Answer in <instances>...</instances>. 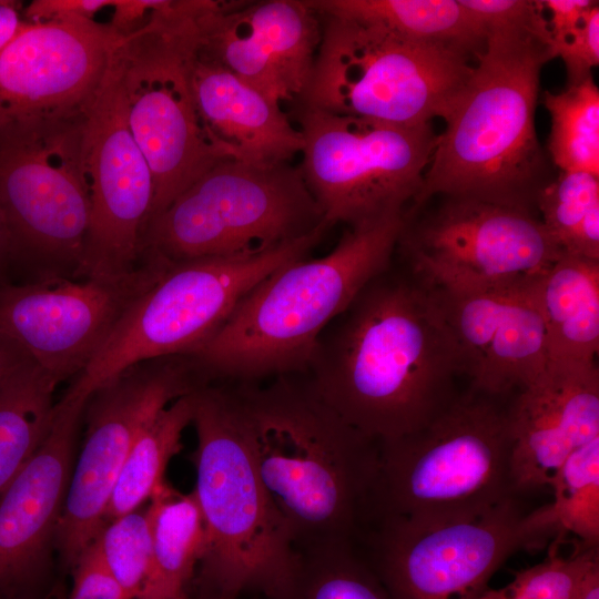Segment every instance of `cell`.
Listing matches in <instances>:
<instances>
[{
	"label": "cell",
	"mask_w": 599,
	"mask_h": 599,
	"mask_svg": "<svg viewBox=\"0 0 599 599\" xmlns=\"http://www.w3.org/2000/svg\"><path fill=\"white\" fill-rule=\"evenodd\" d=\"M263 487L293 549L361 540L379 443L348 424L305 372L232 380Z\"/></svg>",
	"instance_id": "7a4b0ae2"
},
{
	"label": "cell",
	"mask_w": 599,
	"mask_h": 599,
	"mask_svg": "<svg viewBox=\"0 0 599 599\" xmlns=\"http://www.w3.org/2000/svg\"><path fill=\"white\" fill-rule=\"evenodd\" d=\"M263 599H389L356 542L295 550L287 577Z\"/></svg>",
	"instance_id": "83f0119b"
},
{
	"label": "cell",
	"mask_w": 599,
	"mask_h": 599,
	"mask_svg": "<svg viewBox=\"0 0 599 599\" xmlns=\"http://www.w3.org/2000/svg\"><path fill=\"white\" fill-rule=\"evenodd\" d=\"M519 497L474 516L373 522L366 557L389 599H479L512 554L551 536L540 509L528 511Z\"/></svg>",
	"instance_id": "4fadbf2b"
},
{
	"label": "cell",
	"mask_w": 599,
	"mask_h": 599,
	"mask_svg": "<svg viewBox=\"0 0 599 599\" xmlns=\"http://www.w3.org/2000/svg\"><path fill=\"white\" fill-rule=\"evenodd\" d=\"M122 37L83 18L27 21L0 51V131L82 113Z\"/></svg>",
	"instance_id": "ac0fdd59"
},
{
	"label": "cell",
	"mask_w": 599,
	"mask_h": 599,
	"mask_svg": "<svg viewBox=\"0 0 599 599\" xmlns=\"http://www.w3.org/2000/svg\"><path fill=\"white\" fill-rule=\"evenodd\" d=\"M13 265L12 248L7 226L0 212V284L9 282L7 276Z\"/></svg>",
	"instance_id": "7bdbcfd3"
},
{
	"label": "cell",
	"mask_w": 599,
	"mask_h": 599,
	"mask_svg": "<svg viewBox=\"0 0 599 599\" xmlns=\"http://www.w3.org/2000/svg\"><path fill=\"white\" fill-rule=\"evenodd\" d=\"M550 59L529 29L486 32L406 216L436 194L528 206L544 166L535 109Z\"/></svg>",
	"instance_id": "277c9868"
},
{
	"label": "cell",
	"mask_w": 599,
	"mask_h": 599,
	"mask_svg": "<svg viewBox=\"0 0 599 599\" xmlns=\"http://www.w3.org/2000/svg\"><path fill=\"white\" fill-rule=\"evenodd\" d=\"M598 559L599 547L580 544L568 557L551 550L542 562L517 572L505 588L526 599H575L581 578Z\"/></svg>",
	"instance_id": "836d02e7"
},
{
	"label": "cell",
	"mask_w": 599,
	"mask_h": 599,
	"mask_svg": "<svg viewBox=\"0 0 599 599\" xmlns=\"http://www.w3.org/2000/svg\"><path fill=\"white\" fill-rule=\"evenodd\" d=\"M71 569L73 581L67 599H129L106 568L95 541Z\"/></svg>",
	"instance_id": "8d00e7d4"
},
{
	"label": "cell",
	"mask_w": 599,
	"mask_h": 599,
	"mask_svg": "<svg viewBox=\"0 0 599 599\" xmlns=\"http://www.w3.org/2000/svg\"><path fill=\"white\" fill-rule=\"evenodd\" d=\"M322 19L306 0H213L195 20L196 57L281 103L308 85Z\"/></svg>",
	"instance_id": "d6986e66"
},
{
	"label": "cell",
	"mask_w": 599,
	"mask_h": 599,
	"mask_svg": "<svg viewBox=\"0 0 599 599\" xmlns=\"http://www.w3.org/2000/svg\"><path fill=\"white\" fill-rule=\"evenodd\" d=\"M22 4L13 0H0V51L24 27Z\"/></svg>",
	"instance_id": "ab89813d"
},
{
	"label": "cell",
	"mask_w": 599,
	"mask_h": 599,
	"mask_svg": "<svg viewBox=\"0 0 599 599\" xmlns=\"http://www.w3.org/2000/svg\"><path fill=\"white\" fill-rule=\"evenodd\" d=\"M485 31L526 28L544 43L545 21L539 1L459 0Z\"/></svg>",
	"instance_id": "e575fe53"
},
{
	"label": "cell",
	"mask_w": 599,
	"mask_h": 599,
	"mask_svg": "<svg viewBox=\"0 0 599 599\" xmlns=\"http://www.w3.org/2000/svg\"><path fill=\"white\" fill-rule=\"evenodd\" d=\"M94 541L129 599H160L146 507L106 521Z\"/></svg>",
	"instance_id": "d6a6232c"
},
{
	"label": "cell",
	"mask_w": 599,
	"mask_h": 599,
	"mask_svg": "<svg viewBox=\"0 0 599 599\" xmlns=\"http://www.w3.org/2000/svg\"><path fill=\"white\" fill-rule=\"evenodd\" d=\"M548 363L596 364L599 349V260L562 253L532 284Z\"/></svg>",
	"instance_id": "cb8c5ba5"
},
{
	"label": "cell",
	"mask_w": 599,
	"mask_h": 599,
	"mask_svg": "<svg viewBox=\"0 0 599 599\" xmlns=\"http://www.w3.org/2000/svg\"><path fill=\"white\" fill-rule=\"evenodd\" d=\"M305 373L329 406L378 443L427 425L458 395L460 375L433 291L392 265L325 327Z\"/></svg>",
	"instance_id": "6da1fadb"
},
{
	"label": "cell",
	"mask_w": 599,
	"mask_h": 599,
	"mask_svg": "<svg viewBox=\"0 0 599 599\" xmlns=\"http://www.w3.org/2000/svg\"><path fill=\"white\" fill-rule=\"evenodd\" d=\"M191 84L203 126L227 159L275 164L302 152L303 135L281 103L196 52Z\"/></svg>",
	"instance_id": "603a6c76"
},
{
	"label": "cell",
	"mask_w": 599,
	"mask_h": 599,
	"mask_svg": "<svg viewBox=\"0 0 599 599\" xmlns=\"http://www.w3.org/2000/svg\"><path fill=\"white\" fill-rule=\"evenodd\" d=\"M518 495L548 486L564 461L599 438L597 364L548 363L508 406Z\"/></svg>",
	"instance_id": "7402d4cb"
},
{
	"label": "cell",
	"mask_w": 599,
	"mask_h": 599,
	"mask_svg": "<svg viewBox=\"0 0 599 599\" xmlns=\"http://www.w3.org/2000/svg\"><path fill=\"white\" fill-rule=\"evenodd\" d=\"M575 599H599V559L593 561L585 572Z\"/></svg>",
	"instance_id": "b9f144b4"
},
{
	"label": "cell",
	"mask_w": 599,
	"mask_h": 599,
	"mask_svg": "<svg viewBox=\"0 0 599 599\" xmlns=\"http://www.w3.org/2000/svg\"><path fill=\"white\" fill-rule=\"evenodd\" d=\"M82 159L91 217L75 278L128 275L143 262L154 184L126 122L113 51L83 111Z\"/></svg>",
	"instance_id": "2e32d148"
},
{
	"label": "cell",
	"mask_w": 599,
	"mask_h": 599,
	"mask_svg": "<svg viewBox=\"0 0 599 599\" xmlns=\"http://www.w3.org/2000/svg\"><path fill=\"white\" fill-rule=\"evenodd\" d=\"M479 599H526L509 592L505 587L500 589L488 588Z\"/></svg>",
	"instance_id": "ee69618b"
},
{
	"label": "cell",
	"mask_w": 599,
	"mask_h": 599,
	"mask_svg": "<svg viewBox=\"0 0 599 599\" xmlns=\"http://www.w3.org/2000/svg\"><path fill=\"white\" fill-rule=\"evenodd\" d=\"M319 16V47L308 85L296 103L339 115L422 125L447 116L473 71L471 53L463 49Z\"/></svg>",
	"instance_id": "52a82bcc"
},
{
	"label": "cell",
	"mask_w": 599,
	"mask_h": 599,
	"mask_svg": "<svg viewBox=\"0 0 599 599\" xmlns=\"http://www.w3.org/2000/svg\"><path fill=\"white\" fill-rule=\"evenodd\" d=\"M540 220L562 253L599 260V176L561 171L537 193Z\"/></svg>",
	"instance_id": "f546056e"
},
{
	"label": "cell",
	"mask_w": 599,
	"mask_h": 599,
	"mask_svg": "<svg viewBox=\"0 0 599 599\" xmlns=\"http://www.w3.org/2000/svg\"><path fill=\"white\" fill-rule=\"evenodd\" d=\"M58 384L28 361L0 386V496L48 434Z\"/></svg>",
	"instance_id": "4316f807"
},
{
	"label": "cell",
	"mask_w": 599,
	"mask_h": 599,
	"mask_svg": "<svg viewBox=\"0 0 599 599\" xmlns=\"http://www.w3.org/2000/svg\"><path fill=\"white\" fill-rule=\"evenodd\" d=\"M31 361L12 341L0 333V386L23 363Z\"/></svg>",
	"instance_id": "60d3db41"
},
{
	"label": "cell",
	"mask_w": 599,
	"mask_h": 599,
	"mask_svg": "<svg viewBox=\"0 0 599 599\" xmlns=\"http://www.w3.org/2000/svg\"><path fill=\"white\" fill-rule=\"evenodd\" d=\"M396 248L412 276L449 291L528 286L562 254L528 206L474 197H449L412 230L404 226Z\"/></svg>",
	"instance_id": "9a60e30c"
},
{
	"label": "cell",
	"mask_w": 599,
	"mask_h": 599,
	"mask_svg": "<svg viewBox=\"0 0 599 599\" xmlns=\"http://www.w3.org/2000/svg\"><path fill=\"white\" fill-rule=\"evenodd\" d=\"M405 214L353 226L317 258L292 260L240 301L191 354L209 380H263L305 372L316 341L357 294L392 265Z\"/></svg>",
	"instance_id": "3957f363"
},
{
	"label": "cell",
	"mask_w": 599,
	"mask_h": 599,
	"mask_svg": "<svg viewBox=\"0 0 599 599\" xmlns=\"http://www.w3.org/2000/svg\"><path fill=\"white\" fill-rule=\"evenodd\" d=\"M469 389L424 427L379 441L372 522L484 514L517 494L508 407Z\"/></svg>",
	"instance_id": "8992f818"
},
{
	"label": "cell",
	"mask_w": 599,
	"mask_h": 599,
	"mask_svg": "<svg viewBox=\"0 0 599 599\" xmlns=\"http://www.w3.org/2000/svg\"><path fill=\"white\" fill-rule=\"evenodd\" d=\"M207 379L191 355L135 363L98 387L85 405L87 432L72 469L54 546L72 567L93 544L128 458L159 412Z\"/></svg>",
	"instance_id": "5bb4252c"
},
{
	"label": "cell",
	"mask_w": 599,
	"mask_h": 599,
	"mask_svg": "<svg viewBox=\"0 0 599 599\" xmlns=\"http://www.w3.org/2000/svg\"><path fill=\"white\" fill-rule=\"evenodd\" d=\"M319 14L382 27L405 38L441 43L474 55L486 31L459 0H306Z\"/></svg>",
	"instance_id": "d4e9b609"
},
{
	"label": "cell",
	"mask_w": 599,
	"mask_h": 599,
	"mask_svg": "<svg viewBox=\"0 0 599 599\" xmlns=\"http://www.w3.org/2000/svg\"><path fill=\"white\" fill-rule=\"evenodd\" d=\"M293 110L304 140L300 170L329 226L406 213L437 143L429 123L398 125L302 103Z\"/></svg>",
	"instance_id": "7c38bea8"
},
{
	"label": "cell",
	"mask_w": 599,
	"mask_h": 599,
	"mask_svg": "<svg viewBox=\"0 0 599 599\" xmlns=\"http://www.w3.org/2000/svg\"><path fill=\"white\" fill-rule=\"evenodd\" d=\"M532 284L473 291L429 287L469 389L501 397L520 390L545 370L547 338Z\"/></svg>",
	"instance_id": "44dd1931"
},
{
	"label": "cell",
	"mask_w": 599,
	"mask_h": 599,
	"mask_svg": "<svg viewBox=\"0 0 599 599\" xmlns=\"http://www.w3.org/2000/svg\"><path fill=\"white\" fill-rule=\"evenodd\" d=\"M190 599H195V598L191 596ZM255 599H257V597H255Z\"/></svg>",
	"instance_id": "f6af8a7d"
},
{
	"label": "cell",
	"mask_w": 599,
	"mask_h": 599,
	"mask_svg": "<svg viewBox=\"0 0 599 599\" xmlns=\"http://www.w3.org/2000/svg\"><path fill=\"white\" fill-rule=\"evenodd\" d=\"M88 399L63 395L44 439L0 496V599H40Z\"/></svg>",
	"instance_id": "ffe728a7"
},
{
	"label": "cell",
	"mask_w": 599,
	"mask_h": 599,
	"mask_svg": "<svg viewBox=\"0 0 599 599\" xmlns=\"http://www.w3.org/2000/svg\"><path fill=\"white\" fill-rule=\"evenodd\" d=\"M548 486L554 501L544 515L555 534H573L585 547H599V438L564 461Z\"/></svg>",
	"instance_id": "1f68e13d"
},
{
	"label": "cell",
	"mask_w": 599,
	"mask_h": 599,
	"mask_svg": "<svg viewBox=\"0 0 599 599\" xmlns=\"http://www.w3.org/2000/svg\"><path fill=\"white\" fill-rule=\"evenodd\" d=\"M559 57L567 70L568 85L581 82L591 75L599 63V6L589 8L576 31L551 52Z\"/></svg>",
	"instance_id": "d590c367"
},
{
	"label": "cell",
	"mask_w": 599,
	"mask_h": 599,
	"mask_svg": "<svg viewBox=\"0 0 599 599\" xmlns=\"http://www.w3.org/2000/svg\"><path fill=\"white\" fill-rule=\"evenodd\" d=\"M165 263L145 258L111 278L51 277L0 284V333L58 383L77 377Z\"/></svg>",
	"instance_id": "e0dca14e"
},
{
	"label": "cell",
	"mask_w": 599,
	"mask_h": 599,
	"mask_svg": "<svg viewBox=\"0 0 599 599\" xmlns=\"http://www.w3.org/2000/svg\"><path fill=\"white\" fill-rule=\"evenodd\" d=\"M193 392L173 400L142 429L114 486L104 524L141 508L165 481L167 464L181 449L182 434L192 424Z\"/></svg>",
	"instance_id": "f1b7e54d"
},
{
	"label": "cell",
	"mask_w": 599,
	"mask_h": 599,
	"mask_svg": "<svg viewBox=\"0 0 599 599\" xmlns=\"http://www.w3.org/2000/svg\"><path fill=\"white\" fill-rule=\"evenodd\" d=\"M204 10L159 9L113 50L126 122L153 176L150 223L210 167L227 159L203 126L191 84L195 20Z\"/></svg>",
	"instance_id": "30bf717a"
},
{
	"label": "cell",
	"mask_w": 599,
	"mask_h": 599,
	"mask_svg": "<svg viewBox=\"0 0 599 599\" xmlns=\"http://www.w3.org/2000/svg\"><path fill=\"white\" fill-rule=\"evenodd\" d=\"M160 599H190L206 546L205 522L194 491L165 481L146 506Z\"/></svg>",
	"instance_id": "484cf974"
},
{
	"label": "cell",
	"mask_w": 599,
	"mask_h": 599,
	"mask_svg": "<svg viewBox=\"0 0 599 599\" xmlns=\"http://www.w3.org/2000/svg\"><path fill=\"white\" fill-rule=\"evenodd\" d=\"M84 111V110H83ZM83 112L0 131V212L30 281L75 278L90 226Z\"/></svg>",
	"instance_id": "8fae6325"
},
{
	"label": "cell",
	"mask_w": 599,
	"mask_h": 599,
	"mask_svg": "<svg viewBox=\"0 0 599 599\" xmlns=\"http://www.w3.org/2000/svg\"><path fill=\"white\" fill-rule=\"evenodd\" d=\"M193 398V491L206 546L191 596L265 597L287 577L295 550L261 481L232 380L201 385Z\"/></svg>",
	"instance_id": "5b68a950"
},
{
	"label": "cell",
	"mask_w": 599,
	"mask_h": 599,
	"mask_svg": "<svg viewBox=\"0 0 599 599\" xmlns=\"http://www.w3.org/2000/svg\"><path fill=\"white\" fill-rule=\"evenodd\" d=\"M113 0H34L23 10V19L30 23H42L69 18L97 21L95 17L111 9Z\"/></svg>",
	"instance_id": "f35d334b"
},
{
	"label": "cell",
	"mask_w": 599,
	"mask_h": 599,
	"mask_svg": "<svg viewBox=\"0 0 599 599\" xmlns=\"http://www.w3.org/2000/svg\"><path fill=\"white\" fill-rule=\"evenodd\" d=\"M596 3L597 1L590 0L539 1L545 21L546 47L550 57L552 50L576 31L586 11Z\"/></svg>",
	"instance_id": "74e56055"
},
{
	"label": "cell",
	"mask_w": 599,
	"mask_h": 599,
	"mask_svg": "<svg viewBox=\"0 0 599 599\" xmlns=\"http://www.w3.org/2000/svg\"><path fill=\"white\" fill-rule=\"evenodd\" d=\"M328 227L300 166L225 159L149 224L142 260L177 263L244 255Z\"/></svg>",
	"instance_id": "ba28073f"
},
{
	"label": "cell",
	"mask_w": 599,
	"mask_h": 599,
	"mask_svg": "<svg viewBox=\"0 0 599 599\" xmlns=\"http://www.w3.org/2000/svg\"><path fill=\"white\" fill-rule=\"evenodd\" d=\"M544 104L551 118L548 148L555 164L599 176V89L592 77L560 93L546 91Z\"/></svg>",
	"instance_id": "4dcf8cb0"
},
{
	"label": "cell",
	"mask_w": 599,
	"mask_h": 599,
	"mask_svg": "<svg viewBox=\"0 0 599 599\" xmlns=\"http://www.w3.org/2000/svg\"><path fill=\"white\" fill-rule=\"evenodd\" d=\"M324 233L256 253L165 263L68 390L90 397L135 363L193 354L221 329L250 290L278 266L306 256Z\"/></svg>",
	"instance_id": "9c48e42d"
}]
</instances>
